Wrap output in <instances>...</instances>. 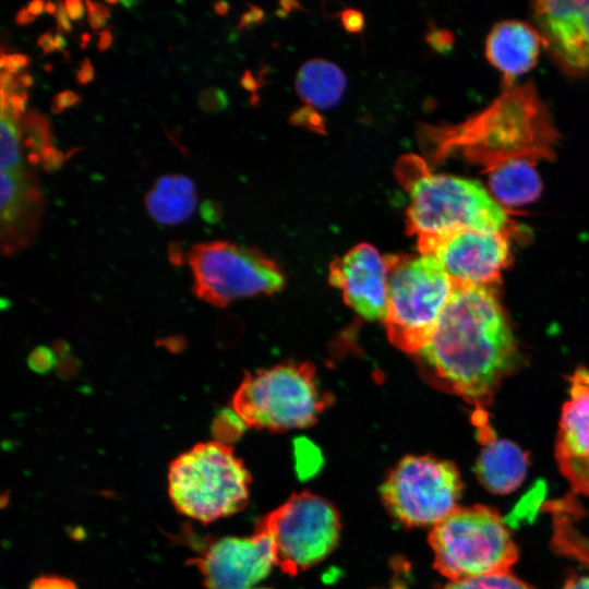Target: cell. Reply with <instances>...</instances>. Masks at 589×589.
<instances>
[{
	"label": "cell",
	"instance_id": "41",
	"mask_svg": "<svg viewBox=\"0 0 589 589\" xmlns=\"http://www.w3.org/2000/svg\"><path fill=\"white\" fill-rule=\"evenodd\" d=\"M45 5L46 3H44L43 1L35 0L28 4L27 9L33 15L36 16V15L41 14L45 11Z\"/></svg>",
	"mask_w": 589,
	"mask_h": 589
},
{
	"label": "cell",
	"instance_id": "4",
	"mask_svg": "<svg viewBox=\"0 0 589 589\" xmlns=\"http://www.w3.org/2000/svg\"><path fill=\"white\" fill-rule=\"evenodd\" d=\"M251 477L233 449L220 441L202 442L169 466L168 491L177 510L204 524L245 507Z\"/></svg>",
	"mask_w": 589,
	"mask_h": 589
},
{
	"label": "cell",
	"instance_id": "2",
	"mask_svg": "<svg viewBox=\"0 0 589 589\" xmlns=\"http://www.w3.org/2000/svg\"><path fill=\"white\" fill-rule=\"evenodd\" d=\"M433 161L462 157L486 172L510 160H551L558 132L534 85L505 86L489 106L456 124L428 127Z\"/></svg>",
	"mask_w": 589,
	"mask_h": 589
},
{
	"label": "cell",
	"instance_id": "18",
	"mask_svg": "<svg viewBox=\"0 0 589 589\" xmlns=\"http://www.w3.org/2000/svg\"><path fill=\"white\" fill-rule=\"evenodd\" d=\"M483 447L476 462L480 483L495 494H507L525 480L529 455L517 444L490 434L480 440Z\"/></svg>",
	"mask_w": 589,
	"mask_h": 589
},
{
	"label": "cell",
	"instance_id": "13",
	"mask_svg": "<svg viewBox=\"0 0 589 589\" xmlns=\"http://www.w3.org/2000/svg\"><path fill=\"white\" fill-rule=\"evenodd\" d=\"M388 277L387 255L369 243L354 245L330 264V284L356 313L369 321L385 318Z\"/></svg>",
	"mask_w": 589,
	"mask_h": 589
},
{
	"label": "cell",
	"instance_id": "31",
	"mask_svg": "<svg viewBox=\"0 0 589 589\" xmlns=\"http://www.w3.org/2000/svg\"><path fill=\"white\" fill-rule=\"evenodd\" d=\"M80 100V95L73 91H62L55 96L51 104V111L52 113L59 115L64 109L76 105Z\"/></svg>",
	"mask_w": 589,
	"mask_h": 589
},
{
	"label": "cell",
	"instance_id": "10",
	"mask_svg": "<svg viewBox=\"0 0 589 589\" xmlns=\"http://www.w3.org/2000/svg\"><path fill=\"white\" fill-rule=\"evenodd\" d=\"M462 484L455 464L431 456H406L381 492L389 513L408 527L435 526L455 508Z\"/></svg>",
	"mask_w": 589,
	"mask_h": 589
},
{
	"label": "cell",
	"instance_id": "8",
	"mask_svg": "<svg viewBox=\"0 0 589 589\" xmlns=\"http://www.w3.org/2000/svg\"><path fill=\"white\" fill-rule=\"evenodd\" d=\"M188 263L195 294L203 301L225 306L231 301L278 291L285 283L279 267L261 252L228 241L192 247Z\"/></svg>",
	"mask_w": 589,
	"mask_h": 589
},
{
	"label": "cell",
	"instance_id": "30",
	"mask_svg": "<svg viewBox=\"0 0 589 589\" xmlns=\"http://www.w3.org/2000/svg\"><path fill=\"white\" fill-rule=\"evenodd\" d=\"M31 63V58L24 53H10L2 52L0 65L2 71H7L11 74L19 73L22 69H25Z\"/></svg>",
	"mask_w": 589,
	"mask_h": 589
},
{
	"label": "cell",
	"instance_id": "39",
	"mask_svg": "<svg viewBox=\"0 0 589 589\" xmlns=\"http://www.w3.org/2000/svg\"><path fill=\"white\" fill-rule=\"evenodd\" d=\"M36 19L27 8H22L15 15V23L20 26L27 25Z\"/></svg>",
	"mask_w": 589,
	"mask_h": 589
},
{
	"label": "cell",
	"instance_id": "27",
	"mask_svg": "<svg viewBox=\"0 0 589 589\" xmlns=\"http://www.w3.org/2000/svg\"><path fill=\"white\" fill-rule=\"evenodd\" d=\"M85 5L87 8V19L89 26L94 31L103 28L109 16L110 9L103 2L86 1Z\"/></svg>",
	"mask_w": 589,
	"mask_h": 589
},
{
	"label": "cell",
	"instance_id": "37",
	"mask_svg": "<svg viewBox=\"0 0 589 589\" xmlns=\"http://www.w3.org/2000/svg\"><path fill=\"white\" fill-rule=\"evenodd\" d=\"M563 589H589V575L572 576L568 578Z\"/></svg>",
	"mask_w": 589,
	"mask_h": 589
},
{
	"label": "cell",
	"instance_id": "12",
	"mask_svg": "<svg viewBox=\"0 0 589 589\" xmlns=\"http://www.w3.org/2000/svg\"><path fill=\"white\" fill-rule=\"evenodd\" d=\"M273 565V543L260 528L251 537L217 540L197 561L207 589H252Z\"/></svg>",
	"mask_w": 589,
	"mask_h": 589
},
{
	"label": "cell",
	"instance_id": "45",
	"mask_svg": "<svg viewBox=\"0 0 589 589\" xmlns=\"http://www.w3.org/2000/svg\"><path fill=\"white\" fill-rule=\"evenodd\" d=\"M27 160L31 165L35 166L41 161L40 154L36 152H31L27 155Z\"/></svg>",
	"mask_w": 589,
	"mask_h": 589
},
{
	"label": "cell",
	"instance_id": "29",
	"mask_svg": "<svg viewBox=\"0 0 589 589\" xmlns=\"http://www.w3.org/2000/svg\"><path fill=\"white\" fill-rule=\"evenodd\" d=\"M41 166L48 172H55L59 170L67 159L61 151L55 148L52 145H48L40 151Z\"/></svg>",
	"mask_w": 589,
	"mask_h": 589
},
{
	"label": "cell",
	"instance_id": "43",
	"mask_svg": "<svg viewBox=\"0 0 589 589\" xmlns=\"http://www.w3.org/2000/svg\"><path fill=\"white\" fill-rule=\"evenodd\" d=\"M65 46H67V41H65L64 36L62 35L61 32H57L55 35V49L58 51L64 52Z\"/></svg>",
	"mask_w": 589,
	"mask_h": 589
},
{
	"label": "cell",
	"instance_id": "11",
	"mask_svg": "<svg viewBox=\"0 0 589 589\" xmlns=\"http://www.w3.org/2000/svg\"><path fill=\"white\" fill-rule=\"evenodd\" d=\"M512 231L466 230L440 241L434 255L454 284L494 287L510 263Z\"/></svg>",
	"mask_w": 589,
	"mask_h": 589
},
{
	"label": "cell",
	"instance_id": "7",
	"mask_svg": "<svg viewBox=\"0 0 589 589\" xmlns=\"http://www.w3.org/2000/svg\"><path fill=\"white\" fill-rule=\"evenodd\" d=\"M329 401L311 364L287 363L248 374L232 410L248 426L287 431L313 424Z\"/></svg>",
	"mask_w": 589,
	"mask_h": 589
},
{
	"label": "cell",
	"instance_id": "32",
	"mask_svg": "<svg viewBox=\"0 0 589 589\" xmlns=\"http://www.w3.org/2000/svg\"><path fill=\"white\" fill-rule=\"evenodd\" d=\"M56 19H57V32L70 33L72 31V24L67 13L64 3L61 1L57 2Z\"/></svg>",
	"mask_w": 589,
	"mask_h": 589
},
{
	"label": "cell",
	"instance_id": "17",
	"mask_svg": "<svg viewBox=\"0 0 589 589\" xmlns=\"http://www.w3.org/2000/svg\"><path fill=\"white\" fill-rule=\"evenodd\" d=\"M541 37L520 21H503L490 32L485 52L489 61L503 73L505 86L529 71L537 61Z\"/></svg>",
	"mask_w": 589,
	"mask_h": 589
},
{
	"label": "cell",
	"instance_id": "25",
	"mask_svg": "<svg viewBox=\"0 0 589 589\" xmlns=\"http://www.w3.org/2000/svg\"><path fill=\"white\" fill-rule=\"evenodd\" d=\"M199 105L205 112H217L226 107L227 98L223 91L209 87L201 92Z\"/></svg>",
	"mask_w": 589,
	"mask_h": 589
},
{
	"label": "cell",
	"instance_id": "6",
	"mask_svg": "<svg viewBox=\"0 0 589 589\" xmlns=\"http://www.w3.org/2000/svg\"><path fill=\"white\" fill-rule=\"evenodd\" d=\"M434 567L450 580L509 572L518 548L498 512L481 504L457 507L433 526Z\"/></svg>",
	"mask_w": 589,
	"mask_h": 589
},
{
	"label": "cell",
	"instance_id": "14",
	"mask_svg": "<svg viewBox=\"0 0 589 589\" xmlns=\"http://www.w3.org/2000/svg\"><path fill=\"white\" fill-rule=\"evenodd\" d=\"M533 13L557 59L569 70H589V0H541Z\"/></svg>",
	"mask_w": 589,
	"mask_h": 589
},
{
	"label": "cell",
	"instance_id": "1",
	"mask_svg": "<svg viewBox=\"0 0 589 589\" xmlns=\"http://www.w3.org/2000/svg\"><path fill=\"white\" fill-rule=\"evenodd\" d=\"M454 286L434 334L416 356L430 382L480 409L515 366L516 341L494 287Z\"/></svg>",
	"mask_w": 589,
	"mask_h": 589
},
{
	"label": "cell",
	"instance_id": "44",
	"mask_svg": "<svg viewBox=\"0 0 589 589\" xmlns=\"http://www.w3.org/2000/svg\"><path fill=\"white\" fill-rule=\"evenodd\" d=\"M214 9L217 14L224 15L228 12V4L226 2H217L214 4Z\"/></svg>",
	"mask_w": 589,
	"mask_h": 589
},
{
	"label": "cell",
	"instance_id": "23",
	"mask_svg": "<svg viewBox=\"0 0 589 589\" xmlns=\"http://www.w3.org/2000/svg\"><path fill=\"white\" fill-rule=\"evenodd\" d=\"M444 589H532L512 573L452 580Z\"/></svg>",
	"mask_w": 589,
	"mask_h": 589
},
{
	"label": "cell",
	"instance_id": "5",
	"mask_svg": "<svg viewBox=\"0 0 589 589\" xmlns=\"http://www.w3.org/2000/svg\"><path fill=\"white\" fill-rule=\"evenodd\" d=\"M387 257V336L397 348L417 354L434 334L455 286L432 254Z\"/></svg>",
	"mask_w": 589,
	"mask_h": 589
},
{
	"label": "cell",
	"instance_id": "9",
	"mask_svg": "<svg viewBox=\"0 0 589 589\" xmlns=\"http://www.w3.org/2000/svg\"><path fill=\"white\" fill-rule=\"evenodd\" d=\"M256 528L271 538L275 565L296 575L325 558L336 546L339 516L326 500L302 492L263 517Z\"/></svg>",
	"mask_w": 589,
	"mask_h": 589
},
{
	"label": "cell",
	"instance_id": "20",
	"mask_svg": "<svg viewBox=\"0 0 589 589\" xmlns=\"http://www.w3.org/2000/svg\"><path fill=\"white\" fill-rule=\"evenodd\" d=\"M534 165L518 159L486 171L493 197L507 206H520L536 201L542 192V181Z\"/></svg>",
	"mask_w": 589,
	"mask_h": 589
},
{
	"label": "cell",
	"instance_id": "42",
	"mask_svg": "<svg viewBox=\"0 0 589 589\" xmlns=\"http://www.w3.org/2000/svg\"><path fill=\"white\" fill-rule=\"evenodd\" d=\"M16 82L23 89L28 88L34 84V80L28 73L21 74Z\"/></svg>",
	"mask_w": 589,
	"mask_h": 589
},
{
	"label": "cell",
	"instance_id": "26",
	"mask_svg": "<svg viewBox=\"0 0 589 589\" xmlns=\"http://www.w3.org/2000/svg\"><path fill=\"white\" fill-rule=\"evenodd\" d=\"M576 493L589 496V459L564 474Z\"/></svg>",
	"mask_w": 589,
	"mask_h": 589
},
{
	"label": "cell",
	"instance_id": "34",
	"mask_svg": "<svg viewBox=\"0 0 589 589\" xmlns=\"http://www.w3.org/2000/svg\"><path fill=\"white\" fill-rule=\"evenodd\" d=\"M200 213L203 219L208 223H213L217 220L219 217L218 205L211 200H206L202 203L200 207Z\"/></svg>",
	"mask_w": 589,
	"mask_h": 589
},
{
	"label": "cell",
	"instance_id": "24",
	"mask_svg": "<svg viewBox=\"0 0 589 589\" xmlns=\"http://www.w3.org/2000/svg\"><path fill=\"white\" fill-rule=\"evenodd\" d=\"M21 132L24 134V145L33 152L40 153V151L52 145V132L50 122L44 115L29 111L25 115L21 124Z\"/></svg>",
	"mask_w": 589,
	"mask_h": 589
},
{
	"label": "cell",
	"instance_id": "38",
	"mask_svg": "<svg viewBox=\"0 0 589 589\" xmlns=\"http://www.w3.org/2000/svg\"><path fill=\"white\" fill-rule=\"evenodd\" d=\"M113 37L110 28H106L99 33L97 48L99 51L107 50L112 44Z\"/></svg>",
	"mask_w": 589,
	"mask_h": 589
},
{
	"label": "cell",
	"instance_id": "40",
	"mask_svg": "<svg viewBox=\"0 0 589 589\" xmlns=\"http://www.w3.org/2000/svg\"><path fill=\"white\" fill-rule=\"evenodd\" d=\"M0 81H1V88L5 91L9 89L15 82L13 74L7 71L1 72Z\"/></svg>",
	"mask_w": 589,
	"mask_h": 589
},
{
	"label": "cell",
	"instance_id": "36",
	"mask_svg": "<svg viewBox=\"0 0 589 589\" xmlns=\"http://www.w3.org/2000/svg\"><path fill=\"white\" fill-rule=\"evenodd\" d=\"M37 45L40 47L44 53L55 51V36L51 31H47L41 34L37 39Z\"/></svg>",
	"mask_w": 589,
	"mask_h": 589
},
{
	"label": "cell",
	"instance_id": "3",
	"mask_svg": "<svg viewBox=\"0 0 589 589\" xmlns=\"http://www.w3.org/2000/svg\"><path fill=\"white\" fill-rule=\"evenodd\" d=\"M410 194L407 231L420 253L430 254L445 238L466 230L513 231L508 212L479 182L432 173L419 157L401 159L399 175Z\"/></svg>",
	"mask_w": 589,
	"mask_h": 589
},
{
	"label": "cell",
	"instance_id": "48",
	"mask_svg": "<svg viewBox=\"0 0 589 589\" xmlns=\"http://www.w3.org/2000/svg\"><path fill=\"white\" fill-rule=\"evenodd\" d=\"M119 3L118 1H106V4H117Z\"/></svg>",
	"mask_w": 589,
	"mask_h": 589
},
{
	"label": "cell",
	"instance_id": "47",
	"mask_svg": "<svg viewBox=\"0 0 589 589\" xmlns=\"http://www.w3.org/2000/svg\"><path fill=\"white\" fill-rule=\"evenodd\" d=\"M136 2H133V1H123L122 4L125 5V7H132L133 4H135Z\"/></svg>",
	"mask_w": 589,
	"mask_h": 589
},
{
	"label": "cell",
	"instance_id": "33",
	"mask_svg": "<svg viewBox=\"0 0 589 589\" xmlns=\"http://www.w3.org/2000/svg\"><path fill=\"white\" fill-rule=\"evenodd\" d=\"M94 77V67L88 58H84L76 72V80L81 85L88 84Z\"/></svg>",
	"mask_w": 589,
	"mask_h": 589
},
{
	"label": "cell",
	"instance_id": "28",
	"mask_svg": "<svg viewBox=\"0 0 589 589\" xmlns=\"http://www.w3.org/2000/svg\"><path fill=\"white\" fill-rule=\"evenodd\" d=\"M28 589H77V587L64 577L40 576L31 584Z\"/></svg>",
	"mask_w": 589,
	"mask_h": 589
},
{
	"label": "cell",
	"instance_id": "46",
	"mask_svg": "<svg viewBox=\"0 0 589 589\" xmlns=\"http://www.w3.org/2000/svg\"><path fill=\"white\" fill-rule=\"evenodd\" d=\"M45 11H46L49 15H55V14H57V3H53V2H51V1L46 2Z\"/></svg>",
	"mask_w": 589,
	"mask_h": 589
},
{
	"label": "cell",
	"instance_id": "15",
	"mask_svg": "<svg viewBox=\"0 0 589 589\" xmlns=\"http://www.w3.org/2000/svg\"><path fill=\"white\" fill-rule=\"evenodd\" d=\"M41 194L28 182L23 171L1 170L0 216L2 252L13 254L26 247L37 227L36 207Z\"/></svg>",
	"mask_w": 589,
	"mask_h": 589
},
{
	"label": "cell",
	"instance_id": "35",
	"mask_svg": "<svg viewBox=\"0 0 589 589\" xmlns=\"http://www.w3.org/2000/svg\"><path fill=\"white\" fill-rule=\"evenodd\" d=\"M64 7L70 20L77 21L84 15V4L80 0H67Z\"/></svg>",
	"mask_w": 589,
	"mask_h": 589
},
{
	"label": "cell",
	"instance_id": "22",
	"mask_svg": "<svg viewBox=\"0 0 589 589\" xmlns=\"http://www.w3.org/2000/svg\"><path fill=\"white\" fill-rule=\"evenodd\" d=\"M1 170L10 172L23 171L19 146L20 131L15 120L8 113L1 112Z\"/></svg>",
	"mask_w": 589,
	"mask_h": 589
},
{
	"label": "cell",
	"instance_id": "19",
	"mask_svg": "<svg viewBox=\"0 0 589 589\" xmlns=\"http://www.w3.org/2000/svg\"><path fill=\"white\" fill-rule=\"evenodd\" d=\"M148 214L157 223L177 225L188 220L196 207L195 185L187 176H160L145 195Z\"/></svg>",
	"mask_w": 589,
	"mask_h": 589
},
{
	"label": "cell",
	"instance_id": "21",
	"mask_svg": "<svg viewBox=\"0 0 589 589\" xmlns=\"http://www.w3.org/2000/svg\"><path fill=\"white\" fill-rule=\"evenodd\" d=\"M346 86L341 70L326 60H311L302 65L297 75V91L313 108L328 109L335 106Z\"/></svg>",
	"mask_w": 589,
	"mask_h": 589
},
{
	"label": "cell",
	"instance_id": "16",
	"mask_svg": "<svg viewBox=\"0 0 589 589\" xmlns=\"http://www.w3.org/2000/svg\"><path fill=\"white\" fill-rule=\"evenodd\" d=\"M569 383V399L562 408L556 442L563 474L589 459V369H577Z\"/></svg>",
	"mask_w": 589,
	"mask_h": 589
}]
</instances>
